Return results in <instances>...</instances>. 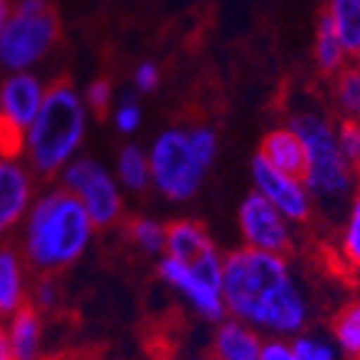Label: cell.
<instances>
[{"mask_svg": "<svg viewBox=\"0 0 360 360\" xmlns=\"http://www.w3.org/2000/svg\"><path fill=\"white\" fill-rule=\"evenodd\" d=\"M222 297L227 315L267 338H292L307 328L310 300L288 255L237 247L224 255Z\"/></svg>", "mask_w": 360, "mask_h": 360, "instance_id": "6da1fadb", "label": "cell"}, {"mask_svg": "<svg viewBox=\"0 0 360 360\" xmlns=\"http://www.w3.org/2000/svg\"><path fill=\"white\" fill-rule=\"evenodd\" d=\"M94 222L71 192L49 186L36 194L20 224V255L38 275H58L89 252Z\"/></svg>", "mask_w": 360, "mask_h": 360, "instance_id": "7a4b0ae2", "label": "cell"}, {"mask_svg": "<svg viewBox=\"0 0 360 360\" xmlns=\"http://www.w3.org/2000/svg\"><path fill=\"white\" fill-rule=\"evenodd\" d=\"M89 106L68 81H53L43 106L23 136L20 159L41 179H53L81 151L89 134Z\"/></svg>", "mask_w": 360, "mask_h": 360, "instance_id": "3957f363", "label": "cell"}, {"mask_svg": "<svg viewBox=\"0 0 360 360\" xmlns=\"http://www.w3.org/2000/svg\"><path fill=\"white\" fill-rule=\"evenodd\" d=\"M151 189L167 202H189L202 189L207 172L219 154V139L210 127H169L146 149Z\"/></svg>", "mask_w": 360, "mask_h": 360, "instance_id": "277c9868", "label": "cell"}, {"mask_svg": "<svg viewBox=\"0 0 360 360\" xmlns=\"http://www.w3.org/2000/svg\"><path fill=\"white\" fill-rule=\"evenodd\" d=\"M290 127L300 136L305 149L302 181L312 202L323 207L348 202L360 179L342 156L335 121H330L320 111H297L290 119Z\"/></svg>", "mask_w": 360, "mask_h": 360, "instance_id": "5b68a950", "label": "cell"}, {"mask_svg": "<svg viewBox=\"0 0 360 360\" xmlns=\"http://www.w3.org/2000/svg\"><path fill=\"white\" fill-rule=\"evenodd\" d=\"M60 36V23L49 0H13L0 33V68L6 73L33 71L49 58Z\"/></svg>", "mask_w": 360, "mask_h": 360, "instance_id": "8992f818", "label": "cell"}, {"mask_svg": "<svg viewBox=\"0 0 360 360\" xmlns=\"http://www.w3.org/2000/svg\"><path fill=\"white\" fill-rule=\"evenodd\" d=\"M60 186L71 192L89 212L96 229L114 227L124 214V189L116 176L91 156H76L58 174Z\"/></svg>", "mask_w": 360, "mask_h": 360, "instance_id": "52a82bcc", "label": "cell"}, {"mask_svg": "<svg viewBox=\"0 0 360 360\" xmlns=\"http://www.w3.org/2000/svg\"><path fill=\"white\" fill-rule=\"evenodd\" d=\"M49 86L33 71L6 73L0 81V154L20 156L23 136L38 116Z\"/></svg>", "mask_w": 360, "mask_h": 360, "instance_id": "ba28073f", "label": "cell"}, {"mask_svg": "<svg viewBox=\"0 0 360 360\" xmlns=\"http://www.w3.org/2000/svg\"><path fill=\"white\" fill-rule=\"evenodd\" d=\"M237 227L245 247L272 255H288L292 250L295 224L257 192H250L242 199L237 210Z\"/></svg>", "mask_w": 360, "mask_h": 360, "instance_id": "9c48e42d", "label": "cell"}, {"mask_svg": "<svg viewBox=\"0 0 360 360\" xmlns=\"http://www.w3.org/2000/svg\"><path fill=\"white\" fill-rule=\"evenodd\" d=\"M164 255L186 264L189 270L207 277L212 283L222 285L224 255L219 252V247L212 240V234L207 232L205 224L197 222V219L181 217V219H172L167 224V247H164Z\"/></svg>", "mask_w": 360, "mask_h": 360, "instance_id": "30bf717a", "label": "cell"}, {"mask_svg": "<svg viewBox=\"0 0 360 360\" xmlns=\"http://www.w3.org/2000/svg\"><path fill=\"white\" fill-rule=\"evenodd\" d=\"M156 275L167 285L172 292H176L181 300L186 302V307L197 315V318L207 320V323H219L227 318V307H224L222 297V285L212 283L207 277L197 275L194 270H189L186 264L176 262V259L162 255L156 262Z\"/></svg>", "mask_w": 360, "mask_h": 360, "instance_id": "8fae6325", "label": "cell"}, {"mask_svg": "<svg viewBox=\"0 0 360 360\" xmlns=\"http://www.w3.org/2000/svg\"><path fill=\"white\" fill-rule=\"evenodd\" d=\"M250 174H252V186H255L252 192H257L259 197L267 199L292 224H305L310 219L315 202H312L305 181L300 176L280 172V169H275L272 164L264 162L259 154H255Z\"/></svg>", "mask_w": 360, "mask_h": 360, "instance_id": "7c38bea8", "label": "cell"}, {"mask_svg": "<svg viewBox=\"0 0 360 360\" xmlns=\"http://www.w3.org/2000/svg\"><path fill=\"white\" fill-rule=\"evenodd\" d=\"M36 194V174L28 164L20 156L0 154V240L23 224Z\"/></svg>", "mask_w": 360, "mask_h": 360, "instance_id": "4fadbf2b", "label": "cell"}, {"mask_svg": "<svg viewBox=\"0 0 360 360\" xmlns=\"http://www.w3.org/2000/svg\"><path fill=\"white\" fill-rule=\"evenodd\" d=\"M264 335L242 320L224 318L212 333V360H259Z\"/></svg>", "mask_w": 360, "mask_h": 360, "instance_id": "5bb4252c", "label": "cell"}, {"mask_svg": "<svg viewBox=\"0 0 360 360\" xmlns=\"http://www.w3.org/2000/svg\"><path fill=\"white\" fill-rule=\"evenodd\" d=\"M28 264L15 247L0 245V323L28 305Z\"/></svg>", "mask_w": 360, "mask_h": 360, "instance_id": "9a60e30c", "label": "cell"}, {"mask_svg": "<svg viewBox=\"0 0 360 360\" xmlns=\"http://www.w3.org/2000/svg\"><path fill=\"white\" fill-rule=\"evenodd\" d=\"M259 156L264 162L272 164L280 172H288L292 176L302 179V169H305V149H302L300 136L295 134V129L290 127H277L272 131H267L259 141Z\"/></svg>", "mask_w": 360, "mask_h": 360, "instance_id": "2e32d148", "label": "cell"}, {"mask_svg": "<svg viewBox=\"0 0 360 360\" xmlns=\"http://www.w3.org/2000/svg\"><path fill=\"white\" fill-rule=\"evenodd\" d=\"M6 335L15 360H41L43 353V318L33 305L20 307L6 320Z\"/></svg>", "mask_w": 360, "mask_h": 360, "instance_id": "e0dca14e", "label": "cell"}, {"mask_svg": "<svg viewBox=\"0 0 360 360\" xmlns=\"http://www.w3.org/2000/svg\"><path fill=\"white\" fill-rule=\"evenodd\" d=\"M335 259L342 272L350 277H360V181L353 197L348 199V210L342 217V227L338 234Z\"/></svg>", "mask_w": 360, "mask_h": 360, "instance_id": "ac0fdd59", "label": "cell"}, {"mask_svg": "<svg viewBox=\"0 0 360 360\" xmlns=\"http://www.w3.org/2000/svg\"><path fill=\"white\" fill-rule=\"evenodd\" d=\"M323 15L330 20L348 60H360V0H328Z\"/></svg>", "mask_w": 360, "mask_h": 360, "instance_id": "d6986e66", "label": "cell"}, {"mask_svg": "<svg viewBox=\"0 0 360 360\" xmlns=\"http://www.w3.org/2000/svg\"><path fill=\"white\" fill-rule=\"evenodd\" d=\"M116 181L121 189L134 194L146 192L151 186V169H149V154L146 149L136 144H127L116 154V169H114Z\"/></svg>", "mask_w": 360, "mask_h": 360, "instance_id": "ffe728a7", "label": "cell"}, {"mask_svg": "<svg viewBox=\"0 0 360 360\" xmlns=\"http://www.w3.org/2000/svg\"><path fill=\"white\" fill-rule=\"evenodd\" d=\"M312 58L315 66L325 76H335L338 71H342V66L348 63V53L342 49V43L338 41L335 30H333L330 20L320 13L318 25H315V41H312Z\"/></svg>", "mask_w": 360, "mask_h": 360, "instance_id": "44dd1931", "label": "cell"}, {"mask_svg": "<svg viewBox=\"0 0 360 360\" xmlns=\"http://www.w3.org/2000/svg\"><path fill=\"white\" fill-rule=\"evenodd\" d=\"M333 103L340 121H360V60L345 63L333 76Z\"/></svg>", "mask_w": 360, "mask_h": 360, "instance_id": "7402d4cb", "label": "cell"}, {"mask_svg": "<svg viewBox=\"0 0 360 360\" xmlns=\"http://www.w3.org/2000/svg\"><path fill=\"white\" fill-rule=\"evenodd\" d=\"M330 338L348 360H360V297L350 300L335 312L330 325Z\"/></svg>", "mask_w": 360, "mask_h": 360, "instance_id": "603a6c76", "label": "cell"}, {"mask_svg": "<svg viewBox=\"0 0 360 360\" xmlns=\"http://www.w3.org/2000/svg\"><path fill=\"white\" fill-rule=\"evenodd\" d=\"M129 242L136 247L139 252L162 257L167 247V224L154 219V217H134L127 227Z\"/></svg>", "mask_w": 360, "mask_h": 360, "instance_id": "cb8c5ba5", "label": "cell"}, {"mask_svg": "<svg viewBox=\"0 0 360 360\" xmlns=\"http://www.w3.org/2000/svg\"><path fill=\"white\" fill-rule=\"evenodd\" d=\"M290 342H292L295 353L300 360H348L330 335L302 330L290 338Z\"/></svg>", "mask_w": 360, "mask_h": 360, "instance_id": "d4e9b609", "label": "cell"}, {"mask_svg": "<svg viewBox=\"0 0 360 360\" xmlns=\"http://www.w3.org/2000/svg\"><path fill=\"white\" fill-rule=\"evenodd\" d=\"M338 141L345 162L353 167V172L360 179V121H340L338 124Z\"/></svg>", "mask_w": 360, "mask_h": 360, "instance_id": "484cf974", "label": "cell"}, {"mask_svg": "<svg viewBox=\"0 0 360 360\" xmlns=\"http://www.w3.org/2000/svg\"><path fill=\"white\" fill-rule=\"evenodd\" d=\"M141 121H144V111H141L136 98L129 96V98L116 101V106H114V129L116 131L131 136V134L139 131Z\"/></svg>", "mask_w": 360, "mask_h": 360, "instance_id": "4316f807", "label": "cell"}, {"mask_svg": "<svg viewBox=\"0 0 360 360\" xmlns=\"http://www.w3.org/2000/svg\"><path fill=\"white\" fill-rule=\"evenodd\" d=\"M28 300L38 312L53 310V307L60 302V288H58V283L53 280V275H41V277H38L36 285L30 288Z\"/></svg>", "mask_w": 360, "mask_h": 360, "instance_id": "83f0119b", "label": "cell"}, {"mask_svg": "<svg viewBox=\"0 0 360 360\" xmlns=\"http://www.w3.org/2000/svg\"><path fill=\"white\" fill-rule=\"evenodd\" d=\"M84 101L89 106V111L94 114H103L111 103H114V89L108 84L106 78H96V81H91L84 91Z\"/></svg>", "mask_w": 360, "mask_h": 360, "instance_id": "f1b7e54d", "label": "cell"}, {"mask_svg": "<svg viewBox=\"0 0 360 360\" xmlns=\"http://www.w3.org/2000/svg\"><path fill=\"white\" fill-rule=\"evenodd\" d=\"M131 84L139 94H151L162 84V71H159L154 60H141L131 73Z\"/></svg>", "mask_w": 360, "mask_h": 360, "instance_id": "f546056e", "label": "cell"}, {"mask_svg": "<svg viewBox=\"0 0 360 360\" xmlns=\"http://www.w3.org/2000/svg\"><path fill=\"white\" fill-rule=\"evenodd\" d=\"M259 360H300L288 338H267Z\"/></svg>", "mask_w": 360, "mask_h": 360, "instance_id": "4dcf8cb0", "label": "cell"}, {"mask_svg": "<svg viewBox=\"0 0 360 360\" xmlns=\"http://www.w3.org/2000/svg\"><path fill=\"white\" fill-rule=\"evenodd\" d=\"M0 360H15L11 350V342H8V335H6V325L0 323Z\"/></svg>", "mask_w": 360, "mask_h": 360, "instance_id": "1f68e13d", "label": "cell"}, {"mask_svg": "<svg viewBox=\"0 0 360 360\" xmlns=\"http://www.w3.org/2000/svg\"><path fill=\"white\" fill-rule=\"evenodd\" d=\"M11 11H13V0H0V33H3L8 18H11Z\"/></svg>", "mask_w": 360, "mask_h": 360, "instance_id": "d6a6232c", "label": "cell"}]
</instances>
